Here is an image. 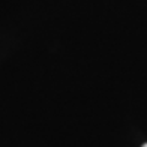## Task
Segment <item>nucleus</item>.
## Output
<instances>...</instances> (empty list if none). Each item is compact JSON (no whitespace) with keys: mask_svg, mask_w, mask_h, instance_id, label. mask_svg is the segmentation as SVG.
I'll use <instances>...</instances> for the list:
<instances>
[{"mask_svg":"<svg viewBox=\"0 0 147 147\" xmlns=\"http://www.w3.org/2000/svg\"><path fill=\"white\" fill-rule=\"evenodd\" d=\"M143 147H147V144H144V146H143Z\"/></svg>","mask_w":147,"mask_h":147,"instance_id":"f257e3e1","label":"nucleus"}]
</instances>
